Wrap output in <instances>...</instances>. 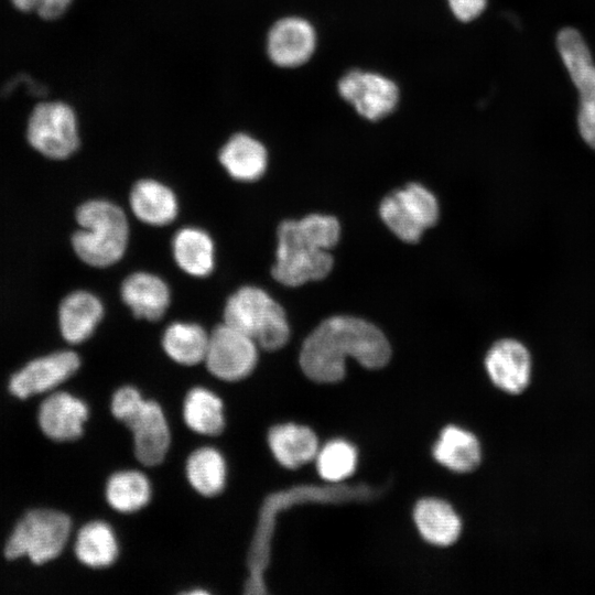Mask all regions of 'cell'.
<instances>
[{
	"label": "cell",
	"instance_id": "cell-11",
	"mask_svg": "<svg viewBox=\"0 0 595 595\" xmlns=\"http://www.w3.org/2000/svg\"><path fill=\"white\" fill-rule=\"evenodd\" d=\"M79 365L78 355L69 350L33 359L12 375L9 390L20 399L48 391L73 376Z\"/></svg>",
	"mask_w": 595,
	"mask_h": 595
},
{
	"label": "cell",
	"instance_id": "cell-7",
	"mask_svg": "<svg viewBox=\"0 0 595 595\" xmlns=\"http://www.w3.org/2000/svg\"><path fill=\"white\" fill-rule=\"evenodd\" d=\"M379 214L388 228L405 242H416L439 218L436 197L418 183L408 184L386 196Z\"/></svg>",
	"mask_w": 595,
	"mask_h": 595
},
{
	"label": "cell",
	"instance_id": "cell-12",
	"mask_svg": "<svg viewBox=\"0 0 595 595\" xmlns=\"http://www.w3.org/2000/svg\"><path fill=\"white\" fill-rule=\"evenodd\" d=\"M485 368L497 388L510 394H519L528 388L531 380V355L522 343L505 338L489 348L485 357Z\"/></svg>",
	"mask_w": 595,
	"mask_h": 595
},
{
	"label": "cell",
	"instance_id": "cell-31",
	"mask_svg": "<svg viewBox=\"0 0 595 595\" xmlns=\"http://www.w3.org/2000/svg\"><path fill=\"white\" fill-rule=\"evenodd\" d=\"M455 17L469 21L478 17L486 7L487 0H447Z\"/></svg>",
	"mask_w": 595,
	"mask_h": 595
},
{
	"label": "cell",
	"instance_id": "cell-30",
	"mask_svg": "<svg viewBox=\"0 0 595 595\" xmlns=\"http://www.w3.org/2000/svg\"><path fill=\"white\" fill-rule=\"evenodd\" d=\"M143 401L136 388L122 387L112 397V414L125 423L140 408Z\"/></svg>",
	"mask_w": 595,
	"mask_h": 595
},
{
	"label": "cell",
	"instance_id": "cell-4",
	"mask_svg": "<svg viewBox=\"0 0 595 595\" xmlns=\"http://www.w3.org/2000/svg\"><path fill=\"white\" fill-rule=\"evenodd\" d=\"M224 320L267 350L279 349L289 339L290 328L284 310L257 286H242L231 294L225 305Z\"/></svg>",
	"mask_w": 595,
	"mask_h": 595
},
{
	"label": "cell",
	"instance_id": "cell-13",
	"mask_svg": "<svg viewBox=\"0 0 595 595\" xmlns=\"http://www.w3.org/2000/svg\"><path fill=\"white\" fill-rule=\"evenodd\" d=\"M314 48L315 33L304 19H280L269 31L267 51L270 60L278 66H299L311 57Z\"/></svg>",
	"mask_w": 595,
	"mask_h": 595
},
{
	"label": "cell",
	"instance_id": "cell-16",
	"mask_svg": "<svg viewBox=\"0 0 595 595\" xmlns=\"http://www.w3.org/2000/svg\"><path fill=\"white\" fill-rule=\"evenodd\" d=\"M120 292L122 301L138 318L158 321L170 305L169 286L152 273L134 272L128 275Z\"/></svg>",
	"mask_w": 595,
	"mask_h": 595
},
{
	"label": "cell",
	"instance_id": "cell-8",
	"mask_svg": "<svg viewBox=\"0 0 595 595\" xmlns=\"http://www.w3.org/2000/svg\"><path fill=\"white\" fill-rule=\"evenodd\" d=\"M556 42L563 64L578 93L581 136L595 150V63L583 36L575 29L561 30Z\"/></svg>",
	"mask_w": 595,
	"mask_h": 595
},
{
	"label": "cell",
	"instance_id": "cell-27",
	"mask_svg": "<svg viewBox=\"0 0 595 595\" xmlns=\"http://www.w3.org/2000/svg\"><path fill=\"white\" fill-rule=\"evenodd\" d=\"M186 474L195 490L204 496H215L225 486L226 463L217 450L202 447L188 457Z\"/></svg>",
	"mask_w": 595,
	"mask_h": 595
},
{
	"label": "cell",
	"instance_id": "cell-15",
	"mask_svg": "<svg viewBox=\"0 0 595 595\" xmlns=\"http://www.w3.org/2000/svg\"><path fill=\"white\" fill-rule=\"evenodd\" d=\"M88 416L86 404L67 392L47 397L40 407L39 424L43 433L55 441L79 437Z\"/></svg>",
	"mask_w": 595,
	"mask_h": 595
},
{
	"label": "cell",
	"instance_id": "cell-26",
	"mask_svg": "<svg viewBox=\"0 0 595 595\" xmlns=\"http://www.w3.org/2000/svg\"><path fill=\"white\" fill-rule=\"evenodd\" d=\"M184 420L197 433L216 435L224 429V407L221 400L204 388L192 389L184 401Z\"/></svg>",
	"mask_w": 595,
	"mask_h": 595
},
{
	"label": "cell",
	"instance_id": "cell-18",
	"mask_svg": "<svg viewBox=\"0 0 595 595\" xmlns=\"http://www.w3.org/2000/svg\"><path fill=\"white\" fill-rule=\"evenodd\" d=\"M219 162L232 178L253 182L266 172L268 153L259 140L240 132L231 136L223 145Z\"/></svg>",
	"mask_w": 595,
	"mask_h": 595
},
{
	"label": "cell",
	"instance_id": "cell-22",
	"mask_svg": "<svg viewBox=\"0 0 595 595\" xmlns=\"http://www.w3.org/2000/svg\"><path fill=\"white\" fill-rule=\"evenodd\" d=\"M435 459L451 470L467 473L480 463L482 448L477 437L458 426L445 428L433 448Z\"/></svg>",
	"mask_w": 595,
	"mask_h": 595
},
{
	"label": "cell",
	"instance_id": "cell-17",
	"mask_svg": "<svg viewBox=\"0 0 595 595\" xmlns=\"http://www.w3.org/2000/svg\"><path fill=\"white\" fill-rule=\"evenodd\" d=\"M102 315V303L95 294L74 291L63 299L58 309L61 334L66 342L79 344L90 337Z\"/></svg>",
	"mask_w": 595,
	"mask_h": 595
},
{
	"label": "cell",
	"instance_id": "cell-14",
	"mask_svg": "<svg viewBox=\"0 0 595 595\" xmlns=\"http://www.w3.org/2000/svg\"><path fill=\"white\" fill-rule=\"evenodd\" d=\"M125 424L133 434L138 459L150 466L159 464L170 446L169 425L160 405L144 400Z\"/></svg>",
	"mask_w": 595,
	"mask_h": 595
},
{
	"label": "cell",
	"instance_id": "cell-19",
	"mask_svg": "<svg viewBox=\"0 0 595 595\" xmlns=\"http://www.w3.org/2000/svg\"><path fill=\"white\" fill-rule=\"evenodd\" d=\"M130 206L137 218L152 226L172 223L178 210L173 191L155 180H141L134 184Z\"/></svg>",
	"mask_w": 595,
	"mask_h": 595
},
{
	"label": "cell",
	"instance_id": "cell-5",
	"mask_svg": "<svg viewBox=\"0 0 595 595\" xmlns=\"http://www.w3.org/2000/svg\"><path fill=\"white\" fill-rule=\"evenodd\" d=\"M71 519L51 509L29 511L11 533L4 554L14 560L26 555L35 564L55 559L64 549L71 533Z\"/></svg>",
	"mask_w": 595,
	"mask_h": 595
},
{
	"label": "cell",
	"instance_id": "cell-10",
	"mask_svg": "<svg viewBox=\"0 0 595 595\" xmlns=\"http://www.w3.org/2000/svg\"><path fill=\"white\" fill-rule=\"evenodd\" d=\"M338 89L340 96L369 120L380 119L391 112L399 96L397 86L390 79L361 71L346 74L339 80Z\"/></svg>",
	"mask_w": 595,
	"mask_h": 595
},
{
	"label": "cell",
	"instance_id": "cell-9",
	"mask_svg": "<svg viewBox=\"0 0 595 595\" xmlns=\"http://www.w3.org/2000/svg\"><path fill=\"white\" fill-rule=\"evenodd\" d=\"M257 343L224 323L210 334L205 356L208 370L217 378L236 381L248 376L258 359Z\"/></svg>",
	"mask_w": 595,
	"mask_h": 595
},
{
	"label": "cell",
	"instance_id": "cell-2",
	"mask_svg": "<svg viewBox=\"0 0 595 595\" xmlns=\"http://www.w3.org/2000/svg\"><path fill=\"white\" fill-rule=\"evenodd\" d=\"M339 235V223L329 215L312 214L281 223L271 270L273 278L288 286L324 279L333 268L329 249L337 244Z\"/></svg>",
	"mask_w": 595,
	"mask_h": 595
},
{
	"label": "cell",
	"instance_id": "cell-20",
	"mask_svg": "<svg viewBox=\"0 0 595 595\" xmlns=\"http://www.w3.org/2000/svg\"><path fill=\"white\" fill-rule=\"evenodd\" d=\"M268 442L277 461L288 468H296L316 457L318 442L315 433L303 425L285 423L273 426Z\"/></svg>",
	"mask_w": 595,
	"mask_h": 595
},
{
	"label": "cell",
	"instance_id": "cell-6",
	"mask_svg": "<svg viewBox=\"0 0 595 595\" xmlns=\"http://www.w3.org/2000/svg\"><path fill=\"white\" fill-rule=\"evenodd\" d=\"M29 144L52 160H65L79 147L78 122L74 109L66 102H39L26 125Z\"/></svg>",
	"mask_w": 595,
	"mask_h": 595
},
{
	"label": "cell",
	"instance_id": "cell-3",
	"mask_svg": "<svg viewBox=\"0 0 595 595\" xmlns=\"http://www.w3.org/2000/svg\"><path fill=\"white\" fill-rule=\"evenodd\" d=\"M80 226L72 237L77 257L91 267H108L119 261L127 248L129 226L120 207L104 199L82 204L76 210Z\"/></svg>",
	"mask_w": 595,
	"mask_h": 595
},
{
	"label": "cell",
	"instance_id": "cell-28",
	"mask_svg": "<svg viewBox=\"0 0 595 595\" xmlns=\"http://www.w3.org/2000/svg\"><path fill=\"white\" fill-rule=\"evenodd\" d=\"M151 496L148 478L137 470L113 474L106 486L109 505L121 512H132L147 505Z\"/></svg>",
	"mask_w": 595,
	"mask_h": 595
},
{
	"label": "cell",
	"instance_id": "cell-23",
	"mask_svg": "<svg viewBox=\"0 0 595 595\" xmlns=\"http://www.w3.org/2000/svg\"><path fill=\"white\" fill-rule=\"evenodd\" d=\"M173 256L178 267L193 277H206L214 269V244L209 235L195 227L178 230L173 238Z\"/></svg>",
	"mask_w": 595,
	"mask_h": 595
},
{
	"label": "cell",
	"instance_id": "cell-1",
	"mask_svg": "<svg viewBox=\"0 0 595 595\" xmlns=\"http://www.w3.org/2000/svg\"><path fill=\"white\" fill-rule=\"evenodd\" d=\"M390 356V345L379 328L357 317L336 315L323 321L305 338L300 366L310 379L329 383L344 378L347 357L378 369Z\"/></svg>",
	"mask_w": 595,
	"mask_h": 595
},
{
	"label": "cell",
	"instance_id": "cell-33",
	"mask_svg": "<svg viewBox=\"0 0 595 595\" xmlns=\"http://www.w3.org/2000/svg\"><path fill=\"white\" fill-rule=\"evenodd\" d=\"M12 6L20 12H34L35 0H10Z\"/></svg>",
	"mask_w": 595,
	"mask_h": 595
},
{
	"label": "cell",
	"instance_id": "cell-32",
	"mask_svg": "<svg viewBox=\"0 0 595 595\" xmlns=\"http://www.w3.org/2000/svg\"><path fill=\"white\" fill-rule=\"evenodd\" d=\"M73 0H35L34 12L44 20H56L62 17Z\"/></svg>",
	"mask_w": 595,
	"mask_h": 595
},
{
	"label": "cell",
	"instance_id": "cell-25",
	"mask_svg": "<svg viewBox=\"0 0 595 595\" xmlns=\"http://www.w3.org/2000/svg\"><path fill=\"white\" fill-rule=\"evenodd\" d=\"M75 553L82 563L90 567L110 565L118 554V544L112 529L101 521L87 523L77 534Z\"/></svg>",
	"mask_w": 595,
	"mask_h": 595
},
{
	"label": "cell",
	"instance_id": "cell-29",
	"mask_svg": "<svg viewBox=\"0 0 595 595\" xmlns=\"http://www.w3.org/2000/svg\"><path fill=\"white\" fill-rule=\"evenodd\" d=\"M315 458L320 476L325 480L337 483L354 473L357 451L344 440H334L325 444Z\"/></svg>",
	"mask_w": 595,
	"mask_h": 595
},
{
	"label": "cell",
	"instance_id": "cell-21",
	"mask_svg": "<svg viewBox=\"0 0 595 595\" xmlns=\"http://www.w3.org/2000/svg\"><path fill=\"white\" fill-rule=\"evenodd\" d=\"M421 536L430 543L446 547L461 534L462 522L454 509L435 498L420 500L413 512Z\"/></svg>",
	"mask_w": 595,
	"mask_h": 595
},
{
	"label": "cell",
	"instance_id": "cell-24",
	"mask_svg": "<svg viewBox=\"0 0 595 595\" xmlns=\"http://www.w3.org/2000/svg\"><path fill=\"white\" fill-rule=\"evenodd\" d=\"M209 335L195 323L176 322L164 332L165 353L176 363L192 366L205 360Z\"/></svg>",
	"mask_w": 595,
	"mask_h": 595
}]
</instances>
